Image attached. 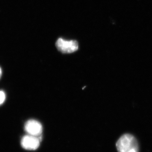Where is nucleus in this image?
Segmentation results:
<instances>
[{
    "label": "nucleus",
    "instance_id": "7ed1b4c3",
    "mask_svg": "<svg viewBox=\"0 0 152 152\" xmlns=\"http://www.w3.org/2000/svg\"><path fill=\"white\" fill-rule=\"evenodd\" d=\"M25 129L30 135L40 137L42 132V126L41 123L35 120H30L26 123Z\"/></svg>",
    "mask_w": 152,
    "mask_h": 152
},
{
    "label": "nucleus",
    "instance_id": "f03ea898",
    "mask_svg": "<svg viewBox=\"0 0 152 152\" xmlns=\"http://www.w3.org/2000/svg\"><path fill=\"white\" fill-rule=\"evenodd\" d=\"M56 46L59 51L64 53H71L78 49V44L77 41L66 40L62 38L58 39Z\"/></svg>",
    "mask_w": 152,
    "mask_h": 152
},
{
    "label": "nucleus",
    "instance_id": "423d86ee",
    "mask_svg": "<svg viewBox=\"0 0 152 152\" xmlns=\"http://www.w3.org/2000/svg\"><path fill=\"white\" fill-rule=\"evenodd\" d=\"M2 74V71L1 68L0 67V78H1V77Z\"/></svg>",
    "mask_w": 152,
    "mask_h": 152
},
{
    "label": "nucleus",
    "instance_id": "f257e3e1",
    "mask_svg": "<svg viewBox=\"0 0 152 152\" xmlns=\"http://www.w3.org/2000/svg\"><path fill=\"white\" fill-rule=\"evenodd\" d=\"M118 152H139L138 143L132 135L126 134L119 139L116 143Z\"/></svg>",
    "mask_w": 152,
    "mask_h": 152
},
{
    "label": "nucleus",
    "instance_id": "39448f33",
    "mask_svg": "<svg viewBox=\"0 0 152 152\" xmlns=\"http://www.w3.org/2000/svg\"><path fill=\"white\" fill-rule=\"evenodd\" d=\"M6 94L3 91H0V105L4 103L6 100Z\"/></svg>",
    "mask_w": 152,
    "mask_h": 152
},
{
    "label": "nucleus",
    "instance_id": "20e7f679",
    "mask_svg": "<svg viewBox=\"0 0 152 152\" xmlns=\"http://www.w3.org/2000/svg\"><path fill=\"white\" fill-rule=\"evenodd\" d=\"M40 137L27 135L22 139L21 145L23 148L27 150H36L39 146Z\"/></svg>",
    "mask_w": 152,
    "mask_h": 152
}]
</instances>
